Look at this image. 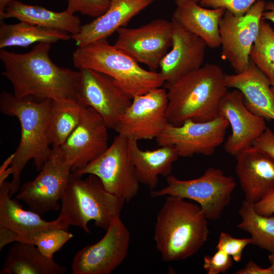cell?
<instances>
[{"label": "cell", "mask_w": 274, "mask_h": 274, "mask_svg": "<svg viewBox=\"0 0 274 274\" xmlns=\"http://www.w3.org/2000/svg\"><path fill=\"white\" fill-rule=\"evenodd\" d=\"M51 44L38 43L25 53L1 49L2 75L11 83L15 97L79 100L80 71L55 64L49 57Z\"/></svg>", "instance_id": "1"}, {"label": "cell", "mask_w": 274, "mask_h": 274, "mask_svg": "<svg viewBox=\"0 0 274 274\" xmlns=\"http://www.w3.org/2000/svg\"><path fill=\"white\" fill-rule=\"evenodd\" d=\"M52 102L50 99L19 98L5 91L1 93V112L16 117L21 127L20 142L10 166L12 175L11 196L19 190L21 173L28 162L32 160L40 171L52 153L50 140Z\"/></svg>", "instance_id": "2"}, {"label": "cell", "mask_w": 274, "mask_h": 274, "mask_svg": "<svg viewBox=\"0 0 274 274\" xmlns=\"http://www.w3.org/2000/svg\"><path fill=\"white\" fill-rule=\"evenodd\" d=\"M219 65L207 63L171 83H164L168 123L180 126L188 120L208 122L218 117L220 104L228 91Z\"/></svg>", "instance_id": "3"}, {"label": "cell", "mask_w": 274, "mask_h": 274, "mask_svg": "<svg viewBox=\"0 0 274 274\" xmlns=\"http://www.w3.org/2000/svg\"><path fill=\"white\" fill-rule=\"evenodd\" d=\"M208 220L197 203L166 196L157 216L153 237L162 260H183L198 252L208 238Z\"/></svg>", "instance_id": "4"}, {"label": "cell", "mask_w": 274, "mask_h": 274, "mask_svg": "<svg viewBox=\"0 0 274 274\" xmlns=\"http://www.w3.org/2000/svg\"><path fill=\"white\" fill-rule=\"evenodd\" d=\"M83 178L72 172L67 179L58 218L68 225L89 233L90 221L106 230L113 219L120 215L125 200L108 192L92 174Z\"/></svg>", "instance_id": "5"}, {"label": "cell", "mask_w": 274, "mask_h": 274, "mask_svg": "<svg viewBox=\"0 0 274 274\" xmlns=\"http://www.w3.org/2000/svg\"><path fill=\"white\" fill-rule=\"evenodd\" d=\"M72 59L74 67L79 70L89 68L111 76L131 99L161 87L165 83L159 72L142 68L107 39L78 47Z\"/></svg>", "instance_id": "6"}, {"label": "cell", "mask_w": 274, "mask_h": 274, "mask_svg": "<svg viewBox=\"0 0 274 274\" xmlns=\"http://www.w3.org/2000/svg\"><path fill=\"white\" fill-rule=\"evenodd\" d=\"M166 182L163 188L151 191L152 197L170 195L192 200L200 206L207 219L211 221L221 217L236 186L232 176H226L221 169L214 167L207 168L197 178L183 180L170 175L166 177Z\"/></svg>", "instance_id": "7"}, {"label": "cell", "mask_w": 274, "mask_h": 274, "mask_svg": "<svg viewBox=\"0 0 274 274\" xmlns=\"http://www.w3.org/2000/svg\"><path fill=\"white\" fill-rule=\"evenodd\" d=\"M72 172L81 176H97L108 192L125 202L133 198L139 190L140 183L130 156L128 140L119 134L99 157Z\"/></svg>", "instance_id": "8"}, {"label": "cell", "mask_w": 274, "mask_h": 274, "mask_svg": "<svg viewBox=\"0 0 274 274\" xmlns=\"http://www.w3.org/2000/svg\"><path fill=\"white\" fill-rule=\"evenodd\" d=\"M265 7L264 1L258 0L245 15L236 16L226 10L220 21L221 57L236 74L249 66L250 51L259 33Z\"/></svg>", "instance_id": "9"}, {"label": "cell", "mask_w": 274, "mask_h": 274, "mask_svg": "<svg viewBox=\"0 0 274 274\" xmlns=\"http://www.w3.org/2000/svg\"><path fill=\"white\" fill-rule=\"evenodd\" d=\"M53 152L39 175L32 180L24 183L15 198L26 204L38 214H44L60 209L61 200L72 165L60 148H52Z\"/></svg>", "instance_id": "10"}, {"label": "cell", "mask_w": 274, "mask_h": 274, "mask_svg": "<svg viewBox=\"0 0 274 274\" xmlns=\"http://www.w3.org/2000/svg\"><path fill=\"white\" fill-rule=\"evenodd\" d=\"M173 31L172 21L164 19H156L136 28L121 27L117 31L114 46L156 71L172 47Z\"/></svg>", "instance_id": "11"}, {"label": "cell", "mask_w": 274, "mask_h": 274, "mask_svg": "<svg viewBox=\"0 0 274 274\" xmlns=\"http://www.w3.org/2000/svg\"><path fill=\"white\" fill-rule=\"evenodd\" d=\"M130 232L120 216L112 221L104 236L97 243L83 247L72 262L73 274H110L127 256Z\"/></svg>", "instance_id": "12"}, {"label": "cell", "mask_w": 274, "mask_h": 274, "mask_svg": "<svg viewBox=\"0 0 274 274\" xmlns=\"http://www.w3.org/2000/svg\"><path fill=\"white\" fill-rule=\"evenodd\" d=\"M165 88L153 89L134 96L121 117L115 131L128 140L156 139L168 123Z\"/></svg>", "instance_id": "13"}, {"label": "cell", "mask_w": 274, "mask_h": 274, "mask_svg": "<svg viewBox=\"0 0 274 274\" xmlns=\"http://www.w3.org/2000/svg\"><path fill=\"white\" fill-rule=\"evenodd\" d=\"M229 125L226 119L219 116L208 122L188 120L180 126L168 123L155 140L160 147L173 146L180 157L210 156L224 142Z\"/></svg>", "instance_id": "14"}, {"label": "cell", "mask_w": 274, "mask_h": 274, "mask_svg": "<svg viewBox=\"0 0 274 274\" xmlns=\"http://www.w3.org/2000/svg\"><path fill=\"white\" fill-rule=\"evenodd\" d=\"M78 99L97 112L115 130L132 99L111 76L89 68L80 70Z\"/></svg>", "instance_id": "15"}, {"label": "cell", "mask_w": 274, "mask_h": 274, "mask_svg": "<svg viewBox=\"0 0 274 274\" xmlns=\"http://www.w3.org/2000/svg\"><path fill=\"white\" fill-rule=\"evenodd\" d=\"M109 129L101 116L87 107L77 126L60 147L72 165V172L84 167L106 150Z\"/></svg>", "instance_id": "16"}, {"label": "cell", "mask_w": 274, "mask_h": 274, "mask_svg": "<svg viewBox=\"0 0 274 274\" xmlns=\"http://www.w3.org/2000/svg\"><path fill=\"white\" fill-rule=\"evenodd\" d=\"M218 116L226 119L231 126V133L224 143V150L233 156L253 146L267 127L265 119L247 109L243 94L235 89L228 90L223 97Z\"/></svg>", "instance_id": "17"}, {"label": "cell", "mask_w": 274, "mask_h": 274, "mask_svg": "<svg viewBox=\"0 0 274 274\" xmlns=\"http://www.w3.org/2000/svg\"><path fill=\"white\" fill-rule=\"evenodd\" d=\"M171 20L173 23L172 49L159 66V73L167 83H173L201 67L208 47L201 38Z\"/></svg>", "instance_id": "18"}, {"label": "cell", "mask_w": 274, "mask_h": 274, "mask_svg": "<svg viewBox=\"0 0 274 274\" xmlns=\"http://www.w3.org/2000/svg\"><path fill=\"white\" fill-rule=\"evenodd\" d=\"M235 173L245 200L256 203L274 191V160L252 146L235 156Z\"/></svg>", "instance_id": "19"}, {"label": "cell", "mask_w": 274, "mask_h": 274, "mask_svg": "<svg viewBox=\"0 0 274 274\" xmlns=\"http://www.w3.org/2000/svg\"><path fill=\"white\" fill-rule=\"evenodd\" d=\"M10 183L0 184V227L10 228L21 237V243L31 244L32 237L38 233L54 229L67 230L69 225L58 218L52 221L42 219L39 214L24 210L17 199L11 198Z\"/></svg>", "instance_id": "20"}, {"label": "cell", "mask_w": 274, "mask_h": 274, "mask_svg": "<svg viewBox=\"0 0 274 274\" xmlns=\"http://www.w3.org/2000/svg\"><path fill=\"white\" fill-rule=\"evenodd\" d=\"M154 0H110L108 10L101 16L81 26L78 33L72 35L78 47L107 39L121 27L125 26L133 17Z\"/></svg>", "instance_id": "21"}, {"label": "cell", "mask_w": 274, "mask_h": 274, "mask_svg": "<svg viewBox=\"0 0 274 274\" xmlns=\"http://www.w3.org/2000/svg\"><path fill=\"white\" fill-rule=\"evenodd\" d=\"M227 87L237 89L246 107L255 115L274 121V93L267 78L250 59L249 67L238 74L225 75Z\"/></svg>", "instance_id": "22"}, {"label": "cell", "mask_w": 274, "mask_h": 274, "mask_svg": "<svg viewBox=\"0 0 274 274\" xmlns=\"http://www.w3.org/2000/svg\"><path fill=\"white\" fill-rule=\"evenodd\" d=\"M175 4L172 20L201 38L208 47L217 48L221 46L219 27L225 9H208L195 0H175Z\"/></svg>", "instance_id": "23"}, {"label": "cell", "mask_w": 274, "mask_h": 274, "mask_svg": "<svg viewBox=\"0 0 274 274\" xmlns=\"http://www.w3.org/2000/svg\"><path fill=\"white\" fill-rule=\"evenodd\" d=\"M128 149L140 183L146 185L151 191L157 187L159 176L170 175L173 163L180 157L176 149L171 145L143 150L139 148L138 141L128 140Z\"/></svg>", "instance_id": "24"}, {"label": "cell", "mask_w": 274, "mask_h": 274, "mask_svg": "<svg viewBox=\"0 0 274 274\" xmlns=\"http://www.w3.org/2000/svg\"><path fill=\"white\" fill-rule=\"evenodd\" d=\"M16 18L46 28L64 31L74 35L81 28L80 18L66 9L60 12H56L38 6L25 4L13 0L0 15L3 21L8 18Z\"/></svg>", "instance_id": "25"}, {"label": "cell", "mask_w": 274, "mask_h": 274, "mask_svg": "<svg viewBox=\"0 0 274 274\" xmlns=\"http://www.w3.org/2000/svg\"><path fill=\"white\" fill-rule=\"evenodd\" d=\"M66 270L33 244L15 242L8 250L0 274H63Z\"/></svg>", "instance_id": "26"}, {"label": "cell", "mask_w": 274, "mask_h": 274, "mask_svg": "<svg viewBox=\"0 0 274 274\" xmlns=\"http://www.w3.org/2000/svg\"><path fill=\"white\" fill-rule=\"evenodd\" d=\"M68 32L58 29L41 27L27 22L9 24L1 22L0 48L9 47H27L36 43L53 44L59 41L68 40Z\"/></svg>", "instance_id": "27"}, {"label": "cell", "mask_w": 274, "mask_h": 274, "mask_svg": "<svg viewBox=\"0 0 274 274\" xmlns=\"http://www.w3.org/2000/svg\"><path fill=\"white\" fill-rule=\"evenodd\" d=\"M87 107L78 99L52 100L50 123L52 148L62 145L80 122Z\"/></svg>", "instance_id": "28"}, {"label": "cell", "mask_w": 274, "mask_h": 274, "mask_svg": "<svg viewBox=\"0 0 274 274\" xmlns=\"http://www.w3.org/2000/svg\"><path fill=\"white\" fill-rule=\"evenodd\" d=\"M237 228L249 233L252 244L274 254V215L265 216L255 210L254 203L244 201L238 210Z\"/></svg>", "instance_id": "29"}, {"label": "cell", "mask_w": 274, "mask_h": 274, "mask_svg": "<svg viewBox=\"0 0 274 274\" xmlns=\"http://www.w3.org/2000/svg\"><path fill=\"white\" fill-rule=\"evenodd\" d=\"M250 58L274 86V29L261 19L259 31L250 51Z\"/></svg>", "instance_id": "30"}, {"label": "cell", "mask_w": 274, "mask_h": 274, "mask_svg": "<svg viewBox=\"0 0 274 274\" xmlns=\"http://www.w3.org/2000/svg\"><path fill=\"white\" fill-rule=\"evenodd\" d=\"M73 237L72 233L63 229L57 228L41 232L35 235L31 244L46 257L53 258L55 253Z\"/></svg>", "instance_id": "31"}, {"label": "cell", "mask_w": 274, "mask_h": 274, "mask_svg": "<svg viewBox=\"0 0 274 274\" xmlns=\"http://www.w3.org/2000/svg\"><path fill=\"white\" fill-rule=\"evenodd\" d=\"M110 0H67L66 9L73 13L98 17L108 10Z\"/></svg>", "instance_id": "32"}, {"label": "cell", "mask_w": 274, "mask_h": 274, "mask_svg": "<svg viewBox=\"0 0 274 274\" xmlns=\"http://www.w3.org/2000/svg\"><path fill=\"white\" fill-rule=\"evenodd\" d=\"M252 243L251 238H235L226 232H221L216 249L223 251L230 255L233 260L239 262L244 249Z\"/></svg>", "instance_id": "33"}, {"label": "cell", "mask_w": 274, "mask_h": 274, "mask_svg": "<svg viewBox=\"0 0 274 274\" xmlns=\"http://www.w3.org/2000/svg\"><path fill=\"white\" fill-rule=\"evenodd\" d=\"M258 0H201L200 5L212 9L224 8L236 16L245 15Z\"/></svg>", "instance_id": "34"}, {"label": "cell", "mask_w": 274, "mask_h": 274, "mask_svg": "<svg viewBox=\"0 0 274 274\" xmlns=\"http://www.w3.org/2000/svg\"><path fill=\"white\" fill-rule=\"evenodd\" d=\"M232 259L223 251L217 250L213 255L204 256L203 267L208 274L224 273L232 267Z\"/></svg>", "instance_id": "35"}, {"label": "cell", "mask_w": 274, "mask_h": 274, "mask_svg": "<svg viewBox=\"0 0 274 274\" xmlns=\"http://www.w3.org/2000/svg\"><path fill=\"white\" fill-rule=\"evenodd\" d=\"M253 146L274 160V132L268 127L253 142Z\"/></svg>", "instance_id": "36"}, {"label": "cell", "mask_w": 274, "mask_h": 274, "mask_svg": "<svg viewBox=\"0 0 274 274\" xmlns=\"http://www.w3.org/2000/svg\"><path fill=\"white\" fill-rule=\"evenodd\" d=\"M255 211L259 215L270 216L274 215V191L260 201L254 203Z\"/></svg>", "instance_id": "37"}, {"label": "cell", "mask_w": 274, "mask_h": 274, "mask_svg": "<svg viewBox=\"0 0 274 274\" xmlns=\"http://www.w3.org/2000/svg\"><path fill=\"white\" fill-rule=\"evenodd\" d=\"M15 242H21L20 235L10 228L0 227V250L6 245Z\"/></svg>", "instance_id": "38"}, {"label": "cell", "mask_w": 274, "mask_h": 274, "mask_svg": "<svg viewBox=\"0 0 274 274\" xmlns=\"http://www.w3.org/2000/svg\"><path fill=\"white\" fill-rule=\"evenodd\" d=\"M235 274H272L270 267L264 268L258 266L256 263L250 260L246 266L236 271Z\"/></svg>", "instance_id": "39"}, {"label": "cell", "mask_w": 274, "mask_h": 274, "mask_svg": "<svg viewBox=\"0 0 274 274\" xmlns=\"http://www.w3.org/2000/svg\"><path fill=\"white\" fill-rule=\"evenodd\" d=\"M262 19L269 20L274 23V2H265V11L262 14Z\"/></svg>", "instance_id": "40"}, {"label": "cell", "mask_w": 274, "mask_h": 274, "mask_svg": "<svg viewBox=\"0 0 274 274\" xmlns=\"http://www.w3.org/2000/svg\"><path fill=\"white\" fill-rule=\"evenodd\" d=\"M13 0H0V15L3 14L8 5Z\"/></svg>", "instance_id": "41"}, {"label": "cell", "mask_w": 274, "mask_h": 274, "mask_svg": "<svg viewBox=\"0 0 274 274\" xmlns=\"http://www.w3.org/2000/svg\"><path fill=\"white\" fill-rule=\"evenodd\" d=\"M268 259L271 263V265L269 266V267L271 270L272 274H274V254H269Z\"/></svg>", "instance_id": "42"}, {"label": "cell", "mask_w": 274, "mask_h": 274, "mask_svg": "<svg viewBox=\"0 0 274 274\" xmlns=\"http://www.w3.org/2000/svg\"><path fill=\"white\" fill-rule=\"evenodd\" d=\"M271 89H272V91L273 93H274V86H271Z\"/></svg>", "instance_id": "43"}, {"label": "cell", "mask_w": 274, "mask_h": 274, "mask_svg": "<svg viewBox=\"0 0 274 274\" xmlns=\"http://www.w3.org/2000/svg\"><path fill=\"white\" fill-rule=\"evenodd\" d=\"M196 2L198 3L201 0H195Z\"/></svg>", "instance_id": "44"}]
</instances>
